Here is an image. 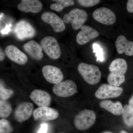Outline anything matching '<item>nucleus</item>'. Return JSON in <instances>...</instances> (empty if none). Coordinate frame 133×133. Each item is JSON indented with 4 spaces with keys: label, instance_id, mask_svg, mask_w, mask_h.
I'll list each match as a JSON object with an SVG mask.
<instances>
[{
    "label": "nucleus",
    "instance_id": "f257e3e1",
    "mask_svg": "<svg viewBox=\"0 0 133 133\" xmlns=\"http://www.w3.org/2000/svg\"><path fill=\"white\" fill-rule=\"evenodd\" d=\"M78 70L84 80L89 84H96L101 79L102 75L100 70L94 65L80 63L78 66Z\"/></svg>",
    "mask_w": 133,
    "mask_h": 133
},
{
    "label": "nucleus",
    "instance_id": "f03ea898",
    "mask_svg": "<svg viewBox=\"0 0 133 133\" xmlns=\"http://www.w3.org/2000/svg\"><path fill=\"white\" fill-rule=\"evenodd\" d=\"M96 119L95 112L92 110L85 109L79 112L75 116L74 125L78 130H87L95 124Z\"/></svg>",
    "mask_w": 133,
    "mask_h": 133
},
{
    "label": "nucleus",
    "instance_id": "7ed1b4c3",
    "mask_svg": "<svg viewBox=\"0 0 133 133\" xmlns=\"http://www.w3.org/2000/svg\"><path fill=\"white\" fill-rule=\"evenodd\" d=\"M88 17L87 13L85 10L75 8L64 16L63 21L66 23H70L72 29L77 30L81 28Z\"/></svg>",
    "mask_w": 133,
    "mask_h": 133
},
{
    "label": "nucleus",
    "instance_id": "20e7f679",
    "mask_svg": "<svg viewBox=\"0 0 133 133\" xmlns=\"http://www.w3.org/2000/svg\"><path fill=\"white\" fill-rule=\"evenodd\" d=\"M41 45L46 54L51 59H57L61 56V50L59 44L53 37H45L41 41Z\"/></svg>",
    "mask_w": 133,
    "mask_h": 133
},
{
    "label": "nucleus",
    "instance_id": "39448f33",
    "mask_svg": "<svg viewBox=\"0 0 133 133\" xmlns=\"http://www.w3.org/2000/svg\"><path fill=\"white\" fill-rule=\"evenodd\" d=\"M53 93L61 97H68L78 92L76 83L68 79L56 84L52 88Z\"/></svg>",
    "mask_w": 133,
    "mask_h": 133
},
{
    "label": "nucleus",
    "instance_id": "423d86ee",
    "mask_svg": "<svg viewBox=\"0 0 133 133\" xmlns=\"http://www.w3.org/2000/svg\"><path fill=\"white\" fill-rule=\"evenodd\" d=\"M92 16L95 21L105 25H112L116 21L114 12L105 7L99 8L95 10L93 13Z\"/></svg>",
    "mask_w": 133,
    "mask_h": 133
},
{
    "label": "nucleus",
    "instance_id": "0eeeda50",
    "mask_svg": "<svg viewBox=\"0 0 133 133\" xmlns=\"http://www.w3.org/2000/svg\"><path fill=\"white\" fill-rule=\"evenodd\" d=\"M14 31L17 37L21 40L32 38L36 33L35 29L32 25L24 20H21L16 23Z\"/></svg>",
    "mask_w": 133,
    "mask_h": 133
},
{
    "label": "nucleus",
    "instance_id": "6e6552de",
    "mask_svg": "<svg viewBox=\"0 0 133 133\" xmlns=\"http://www.w3.org/2000/svg\"><path fill=\"white\" fill-rule=\"evenodd\" d=\"M123 91V88L121 87L113 86L109 84H103L96 91L95 95L99 99L116 98L120 96Z\"/></svg>",
    "mask_w": 133,
    "mask_h": 133
},
{
    "label": "nucleus",
    "instance_id": "1a4fd4ad",
    "mask_svg": "<svg viewBox=\"0 0 133 133\" xmlns=\"http://www.w3.org/2000/svg\"><path fill=\"white\" fill-rule=\"evenodd\" d=\"M42 21L49 24L55 32L57 33L62 32L65 29L64 22L57 15L53 12H44L41 16Z\"/></svg>",
    "mask_w": 133,
    "mask_h": 133
},
{
    "label": "nucleus",
    "instance_id": "9d476101",
    "mask_svg": "<svg viewBox=\"0 0 133 133\" xmlns=\"http://www.w3.org/2000/svg\"><path fill=\"white\" fill-rule=\"evenodd\" d=\"M42 73L45 79L49 83L57 84L62 82L63 74L61 69L57 66L46 65L43 67Z\"/></svg>",
    "mask_w": 133,
    "mask_h": 133
},
{
    "label": "nucleus",
    "instance_id": "9b49d317",
    "mask_svg": "<svg viewBox=\"0 0 133 133\" xmlns=\"http://www.w3.org/2000/svg\"><path fill=\"white\" fill-rule=\"evenodd\" d=\"M33 115L35 120L48 121L57 118L59 113L55 109L48 107H44L35 109Z\"/></svg>",
    "mask_w": 133,
    "mask_h": 133
},
{
    "label": "nucleus",
    "instance_id": "f8f14e48",
    "mask_svg": "<svg viewBox=\"0 0 133 133\" xmlns=\"http://www.w3.org/2000/svg\"><path fill=\"white\" fill-rule=\"evenodd\" d=\"M81 29L76 36V41L79 45H84L99 35L97 30L88 25H83Z\"/></svg>",
    "mask_w": 133,
    "mask_h": 133
},
{
    "label": "nucleus",
    "instance_id": "ddd939ff",
    "mask_svg": "<svg viewBox=\"0 0 133 133\" xmlns=\"http://www.w3.org/2000/svg\"><path fill=\"white\" fill-rule=\"evenodd\" d=\"M34 106L32 103L23 102L17 107L15 112V118L17 121L23 122L28 119L33 114Z\"/></svg>",
    "mask_w": 133,
    "mask_h": 133
},
{
    "label": "nucleus",
    "instance_id": "4468645a",
    "mask_svg": "<svg viewBox=\"0 0 133 133\" xmlns=\"http://www.w3.org/2000/svg\"><path fill=\"white\" fill-rule=\"evenodd\" d=\"M5 52L10 59L17 64L24 65L28 62L27 56L15 45H8L5 49Z\"/></svg>",
    "mask_w": 133,
    "mask_h": 133
},
{
    "label": "nucleus",
    "instance_id": "2eb2a0df",
    "mask_svg": "<svg viewBox=\"0 0 133 133\" xmlns=\"http://www.w3.org/2000/svg\"><path fill=\"white\" fill-rule=\"evenodd\" d=\"M29 97L34 103L39 107H48L51 102L50 95L48 92L42 90H34Z\"/></svg>",
    "mask_w": 133,
    "mask_h": 133
},
{
    "label": "nucleus",
    "instance_id": "dca6fc26",
    "mask_svg": "<svg viewBox=\"0 0 133 133\" xmlns=\"http://www.w3.org/2000/svg\"><path fill=\"white\" fill-rule=\"evenodd\" d=\"M117 52L119 54L125 53L127 56H133V42L128 41L122 35L119 36L115 42Z\"/></svg>",
    "mask_w": 133,
    "mask_h": 133
},
{
    "label": "nucleus",
    "instance_id": "f3484780",
    "mask_svg": "<svg viewBox=\"0 0 133 133\" xmlns=\"http://www.w3.org/2000/svg\"><path fill=\"white\" fill-rule=\"evenodd\" d=\"M20 11L26 13H38L42 9V3L38 0H22L17 6Z\"/></svg>",
    "mask_w": 133,
    "mask_h": 133
},
{
    "label": "nucleus",
    "instance_id": "a211bd4d",
    "mask_svg": "<svg viewBox=\"0 0 133 133\" xmlns=\"http://www.w3.org/2000/svg\"><path fill=\"white\" fill-rule=\"evenodd\" d=\"M24 50L31 57L36 60H41L43 57V48L41 44L34 40H31L24 44Z\"/></svg>",
    "mask_w": 133,
    "mask_h": 133
},
{
    "label": "nucleus",
    "instance_id": "6ab92c4d",
    "mask_svg": "<svg viewBox=\"0 0 133 133\" xmlns=\"http://www.w3.org/2000/svg\"><path fill=\"white\" fill-rule=\"evenodd\" d=\"M127 69V63L125 59L121 58H117L114 60L109 68V71L111 73L123 76H125Z\"/></svg>",
    "mask_w": 133,
    "mask_h": 133
},
{
    "label": "nucleus",
    "instance_id": "aec40b11",
    "mask_svg": "<svg viewBox=\"0 0 133 133\" xmlns=\"http://www.w3.org/2000/svg\"><path fill=\"white\" fill-rule=\"evenodd\" d=\"M100 105L102 108L110 112L114 115H121L124 111V107L121 102L113 103L110 100H104L100 103Z\"/></svg>",
    "mask_w": 133,
    "mask_h": 133
},
{
    "label": "nucleus",
    "instance_id": "412c9836",
    "mask_svg": "<svg viewBox=\"0 0 133 133\" xmlns=\"http://www.w3.org/2000/svg\"><path fill=\"white\" fill-rule=\"evenodd\" d=\"M52 1L56 3L51 4L50 8L52 10L58 12H61L64 8L73 6L75 4V2L72 0H53Z\"/></svg>",
    "mask_w": 133,
    "mask_h": 133
},
{
    "label": "nucleus",
    "instance_id": "4be33fe9",
    "mask_svg": "<svg viewBox=\"0 0 133 133\" xmlns=\"http://www.w3.org/2000/svg\"><path fill=\"white\" fill-rule=\"evenodd\" d=\"M12 107L9 102L6 100L0 101V117L3 118L9 116L12 111Z\"/></svg>",
    "mask_w": 133,
    "mask_h": 133
},
{
    "label": "nucleus",
    "instance_id": "5701e85b",
    "mask_svg": "<svg viewBox=\"0 0 133 133\" xmlns=\"http://www.w3.org/2000/svg\"><path fill=\"white\" fill-rule=\"evenodd\" d=\"M125 80V76L117 75L111 73L108 77V82L109 84L118 87L124 83Z\"/></svg>",
    "mask_w": 133,
    "mask_h": 133
},
{
    "label": "nucleus",
    "instance_id": "b1692460",
    "mask_svg": "<svg viewBox=\"0 0 133 133\" xmlns=\"http://www.w3.org/2000/svg\"><path fill=\"white\" fill-rule=\"evenodd\" d=\"M122 115L125 124L129 127H133V111L129 105L124 107Z\"/></svg>",
    "mask_w": 133,
    "mask_h": 133
},
{
    "label": "nucleus",
    "instance_id": "393cba45",
    "mask_svg": "<svg viewBox=\"0 0 133 133\" xmlns=\"http://www.w3.org/2000/svg\"><path fill=\"white\" fill-rule=\"evenodd\" d=\"M13 128L9 121L3 118L0 120V133H11Z\"/></svg>",
    "mask_w": 133,
    "mask_h": 133
},
{
    "label": "nucleus",
    "instance_id": "a878e982",
    "mask_svg": "<svg viewBox=\"0 0 133 133\" xmlns=\"http://www.w3.org/2000/svg\"><path fill=\"white\" fill-rule=\"evenodd\" d=\"M93 52L95 53L97 62H103L104 59V52L101 46L98 44L95 43L93 45Z\"/></svg>",
    "mask_w": 133,
    "mask_h": 133
},
{
    "label": "nucleus",
    "instance_id": "bb28decb",
    "mask_svg": "<svg viewBox=\"0 0 133 133\" xmlns=\"http://www.w3.org/2000/svg\"><path fill=\"white\" fill-rule=\"evenodd\" d=\"M14 94V92L13 90L5 88L1 82L0 87V97L1 99L6 100L11 97Z\"/></svg>",
    "mask_w": 133,
    "mask_h": 133
},
{
    "label": "nucleus",
    "instance_id": "cd10ccee",
    "mask_svg": "<svg viewBox=\"0 0 133 133\" xmlns=\"http://www.w3.org/2000/svg\"><path fill=\"white\" fill-rule=\"evenodd\" d=\"M101 1L99 0H78V3L81 6L85 7H90L98 4Z\"/></svg>",
    "mask_w": 133,
    "mask_h": 133
},
{
    "label": "nucleus",
    "instance_id": "c85d7f7f",
    "mask_svg": "<svg viewBox=\"0 0 133 133\" xmlns=\"http://www.w3.org/2000/svg\"><path fill=\"white\" fill-rule=\"evenodd\" d=\"M127 10L129 13H133V0H128L127 6Z\"/></svg>",
    "mask_w": 133,
    "mask_h": 133
},
{
    "label": "nucleus",
    "instance_id": "c756f323",
    "mask_svg": "<svg viewBox=\"0 0 133 133\" xmlns=\"http://www.w3.org/2000/svg\"><path fill=\"white\" fill-rule=\"evenodd\" d=\"M48 125L47 124H43L41 125V128L38 131V133H47Z\"/></svg>",
    "mask_w": 133,
    "mask_h": 133
},
{
    "label": "nucleus",
    "instance_id": "7c9ffc66",
    "mask_svg": "<svg viewBox=\"0 0 133 133\" xmlns=\"http://www.w3.org/2000/svg\"><path fill=\"white\" fill-rule=\"evenodd\" d=\"M0 50H1L0 51V60L1 62H2L5 59V55L2 49H1Z\"/></svg>",
    "mask_w": 133,
    "mask_h": 133
},
{
    "label": "nucleus",
    "instance_id": "2f4dec72",
    "mask_svg": "<svg viewBox=\"0 0 133 133\" xmlns=\"http://www.w3.org/2000/svg\"><path fill=\"white\" fill-rule=\"evenodd\" d=\"M129 105L131 109L133 111V95L129 100Z\"/></svg>",
    "mask_w": 133,
    "mask_h": 133
},
{
    "label": "nucleus",
    "instance_id": "473e14b6",
    "mask_svg": "<svg viewBox=\"0 0 133 133\" xmlns=\"http://www.w3.org/2000/svg\"><path fill=\"white\" fill-rule=\"evenodd\" d=\"M120 133H128L127 132H126V131H121V132Z\"/></svg>",
    "mask_w": 133,
    "mask_h": 133
},
{
    "label": "nucleus",
    "instance_id": "72a5a7b5",
    "mask_svg": "<svg viewBox=\"0 0 133 133\" xmlns=\"http://www.w3.org/2000/svg\"><path fill=\"white\" fill-rule=\"evenodd\" d=\"M102 133H113L112 132H104Z\"/></svg>",
    "mask_w": 133,
    "mask_h": 133
},
{
    "label": "nucleus",
    "instance_id": "f704fd0d",
    "mask_svg": "<svg viewBox=\"0 0 133 133\" xmlns=\"http://www.w3.org/2000/svg\"></svg>",
    "mask_w": 133,
    "mask_h": 133
}]
</instances>
